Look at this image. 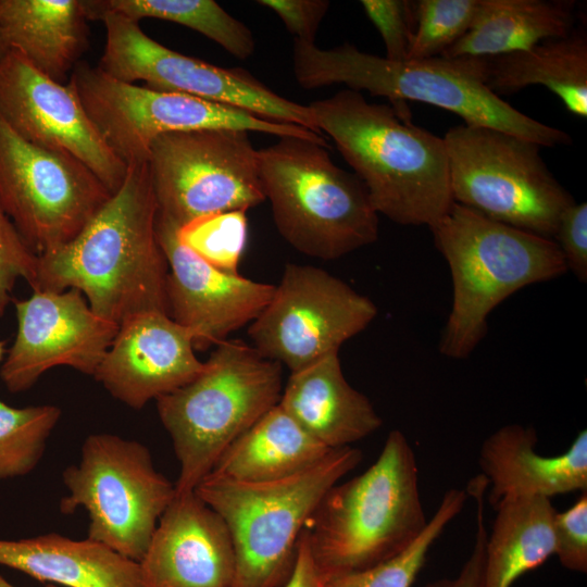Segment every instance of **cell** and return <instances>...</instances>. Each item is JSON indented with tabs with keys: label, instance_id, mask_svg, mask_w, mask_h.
I'll use <instances>...</instances> for the list:
<instances>
[{
	"label": "cell",
	"instance_id": "cell-1",
	"mask_svg": "<svg viewBox=\"0 0 587 587\" xmlns=\"http://www.w3.org/2000/svg\"><path fill=\"white\" fill-rule=\"evenodd\" d=\"M158 202L147 162L127 164L118 190L66 245L38 255L33 290L77 289L118 326L165 312L168 265L157 234Z\"/></svg>",
	"mask_w": 587,
	"mask_h": 587
},
{
	"label": "cell",
	"instance_id": "cell-2",
	"mask_svg": "<svg viewBox=\"0 0 587 587\" xmlns=\"http://www.w3.org/2000/svg\"><path fill=\"white\" fill-rule=\"evenodd\" d=\"M309 108L378 214L400 225L430 227L449 211L453 200L442 137L412 124L392 105L369 102L349 88Z\"/></svg>",
	"mask_w": 587,
	"mask_h": 587
},
{
	"label": "cell",
	"instance_id": "cell-3",
	"mask_svg": "<svg viewBox=\"0 0 587 587\" xmlns=\"http://www.w3.org/2000/svg\"><path fill=\"white\" fill-rule=\"evenodd\" d=\"M292 68L304 89L344 84L385 97L394 107L405 100L459 115L466 125L499 129L540 147L569 146L571 136L520 112L486 86L487 59L436 57L396 62L345 42L322 49L294 39Z\"/></svg>",
	"mask_w": 587,
	"mask_h": 587
},
{
	"label": "cell",
	"instance_id": "cell-4",
	"mask_svg": "<svg viewBox=\"0 0 587 587\" xmlns=\"http://www.w3.org/2000/svg\"><path fill=\"white\" fill-rule=\"evenodd\" d=\"M427 523L415 454L403 433L394 429L364 473L324 495L301 535L325 582L400 554Z\"/></svg>",
	"mask_w": 587,
	"mask_h": 587
},
{
	"label": "cell",
	"instance_id": "cell-5",
	"mask_svg": "<svg viewBox=\"0 0 587 587\" xmlns=\"http://www.w3.org/2000/svg\"><path fill=\"white\" fill-rule=\"evenodd\" d=\"M429 229L452 280L451 309L438 344L439 352L449 359L473 353L487 334L489 314L508 297L567 272L553 239L455 202Z\"/></svg>",
	"mask_w": 587,
	"mask_h": 587
},
{
	"label": "cell",
	"instance_id": "cell-6",
	"mask_svg": "<svg viewBox=\"0 0 587 587\" xmlns=\"http://www.w3.org/2000/svg\"><path fill=\"white\" fill-rule=\"evenodd\" d=\"M326 147L325 140L279 137L259 150V175L282 237L328 261L374 243L379 229L365 186L336 165Z\"/></svg>",
	"mask_w": 587,
	"mask_h": 587
},
{
	"label": "cell",
	"instance_id": "cell-7",
	"mask_svg": "<svg viewBox=\"0 0 587 587\" xmlns=\"http://www.w3.org/2000/svg\"><path fill=\"white\" fill-rule=\"evenodd\" d=\"M282 387L279 363L243 340L226 339L196 378L157 399L179 464L177 494L195 490L223 452L278 404Z\"/></svg>",
	"mask_w": 587,
	"mask_h": 587
},
{
	"label": "cell",
	"instance_id": "cell-8",
	"mask_svg": "<svg viewBox=\"0 0 587 587\" xmlns=\"http://www.w3.org/2000/svg\"><path fill=\"white\" fill-rule=\"evenodd\" d=\"M362 460L351 446L333 449L314 466L270 482L207 475L196 495L225 522L235 548L232 587H282L302 529L324 495Z\"/></svg>",
	"mask_w": 587,
	"mask_h": 587
},
{
	"label": "cell",
	"instance_id": "cell-9",
	"mask_svg": "<svg viewBox=\"0 0 587 587\" xmlns=\"http://www.w3.org/2000/svg\"><path fill=\"white\" fill-rule=\"evenodd\" d=\"M452 200L502 224L553 239L573 196L540 146L499 129L461 124L442 137Z\"/></svg>",
	"mask_w": 587,
	"mask_h": 587
},
{
	"label": "cell",
	"instance_id": "cell-10",
	"mask_svg": "<svg viewBox=\"0 0 587 587\" xmlns=\"http://www.w3.org/2000/svg\"><path fill=\"white\" fill-rule=\"evenodd\" d=\"M67 495L63 514L82 509L89 520L87 538L139 562L159 520L176 495L154 466L143 444L109 433L90 434L79 461L62 473Z\"/></svg>",
	"mask_w": 587,
	"mask_h": 587
},
{
	"label": "cell",
	"instance_id": "cell-11",
	"mask_svg": "<svg viewBox=\"0 0 587 587\" xmlns=\"http://www.w3.org/2000/svg\"><path fill=\"white\" fill-rule=\"evenodd\" d=\"M68 80L108 145L126 164L147 162L153 139L172 132L238 129L323 140L304 127L236 107L125 83L83 61Z\"/></svg>",
	"mask_w": 587,
	"mask_h": 587
},
{
	"label": "cell",
	"instance_id": "cell-12",
	"mask_svg": "<svg viewBox=\"0 0 587 587\" xmlns=\"http://www.w3.org/2000/svg\"><path fill=\"white\" fill-rule=\"evenodd\" d=\"M158 214L178 227L202 215L245 211L265 200L259 150L249 132H172L151 142L147 159Z\"/></svg>",
	"mask_w": 587,
	"mask_h": 587
},
{
	"label": "cell",
	"instance_id": "cell-13",
	"mask_svg": "<svg viewBox=\"0 0 587 587\" xmlns=\"http://www.w3.org/2000/svg\"><path fill=\"white\" fill-rule=\"evenodd\" d=\"M111 196L80 161L25 140L0 114V207L37 255L70 242Z\"/></svg>",
	"mask_w": 587,
	"mask_h": 587
},
{
	"label": "cell",
	"instance_id": "cell-14",
	"mask_svg": "<svg viewBox=\"0 0 587 587\" xmlns=\"http://www.w3.org/2000/svg\"><path fill=\"white\" fill-rule=\"evenodd\" d=\"M376 304L339 277L313 265L287 263L270 302L250 323L252 347L291 373L363 332Z\"/></svg>",
	"mask_w": 587,
	"mask_h": 587
},
{
	"label": "cell",
	"instance_id": "cell-15",
	"mask_svg": "<svg viewBox=\"0 0 587 587\" xmlns=\"http://www.w3.org/2000/svg\"><path fill=\"white\" fill-rule=\"evenodd\" d=\"M105 46L98 67L118 80L236 107L321 135L309 105L284 98L241 68H224L176 52L151 37L139 22L116 13L99 20Z\"/></svg>",
	"mask_w": 587,
	"mask_h": 587
},
{
	"label": "cell",
	"instance_id": "cell-16",
	"mask_svg": "<svg viewBox=\"0 0 587 587\" xmlns=\"http://www.w3.org/2000/svg\"><path fill=\"white\" fill-rule=\"evenodd\" d=\"M0 114L25 140L74 157L113 195L127 164L108 145L72 82L58 83L10 49L0 61Z\"/></svg>",
	"mask_w": 587,
	"mask_h": 587
},
{
	"label": "cell",
	"instance_id": "cell-17",
	"mask_svg": "<svg viewBox=\"0 0 587 587\" xmlns=\"http://www.w3.org/2000/svg\"><path fill=\"white\" fill-rule=\"evenodd\" d=\"M14 305L17 332L0 369L11 392L27 390L55 366L93 376L120 327L95 313L77 289L33 290Z\"/></svg>",
	"mask_w": 587,
	"mask_h": 587
},
{
	"label": "cell",
	"instance_id": "cell-18",
	"mask_svg": "<svg viewBox=\"0 0 587 587\" xmlns=\"http://www.w3.org/2000/svg\"><path fill=\"white\" fill-rule=\"evenodd\" d=\"M177 228L158 214V239L168 265L167 314L192 334L195 348L205 349L252 323L270 302L275 285L210 265L180 243Z\"/></svg>",
	"mask_w": 587,
	"mask_h": 587
},
{
	"label": "cell",
	"instance_id": "cell-19",
	"mask_svg": "<svg viewBox=\"0 0 587 587\" xmlns=\"http://www.w3.org/2000/svg\"><path fill=\"white\" fill-rule=\"evenodd\" d=\"M192 334L165 312L137 314L118 327L93 377L116 400L141 409L196 378L204 369Z\"/></svg>",
	"mask_w": 587,
	"mask_h": 587
},
{
	"label": "cell",
	"instance_id": "cell-20",
	"mask_svg": "<svg viewBox=\"0 0 587 587\" xmlns=\"http://www.w3.org/2000/svg\"><path fill=\"white\" fill-rule=\"evenodd\" d=\"M138 564L143 587H232L236 555L223 519L195 491L176 492Z\"/></svg>",
	"mask_w": 587,
	"mask_h": 587
},
{
	"label": "cell",
	"instance_id": "cell-21",
	"mask_svg": "<svg viewBox=\"0 0 587 587\" xmlns=\"http://www.w3.org/2000/svg\"><path fill=\"white\" fill-rule=\"evenodd\" d=\"M532 426L508 424L489 435L479 451L483 476L490 485L488 503L517 497H546L587 490V432L578 433L566 451L545 457L536 450Z\"/></svg>",
	"mask_w": 587,
	"mask_h": 587
},
{
	"label": "cell",
	"instance_id": "cell-22",
	"mask_svg": "<svg viewBox=\"0 0 587 587\" xmlns=\"http://www.w3.org/2000/svg\"><path fill=\"white\" fill-rule=\"evenodd\" d=\"M338 352L290 374L278 404L329 449L350 446L383 424L369 398L344 376Z\"/></svg>",
	"mask_w": 587,
	"mask_h": 587
},
{
	"label": "cell",
	"instance_id": "cell-23",
	"mask_svg": "<svg viewBox=\"0 0 587 587\" xmlns=\"http://www.w3.org/2000/svg\"><path fill=\"white\" fill-rule=\"evenodd\" d=\"M0 565L64 587H143L139 564L89 538L0 539Z\"/></svg>",
	"mask_w": 587,
	"mask_h": 587
},
{
	"label": "cell",
	"instance_id": "cell-24",
	"mask_svg": "<svg viewBox=\"0 0 587 587\" xmlns=\"http://www.w3.org/2000/svg\"><path fill=\"white\" fill-rule=\"evenodd\" d=\"M82 0H0V29L10 49L63 84L88 47Z\"/></svg>",
	"mask_w": 587,
	"mask_h": 587
},
{
	"label": "cell",
	"instance_id": "cell-25",
	"mask_svg": "<svg viewBox=\"0 0 587 587\" xmlns=\"http://www.w3.org/2000/svg\"><path fill=\"white\" fill-rule=\"evenodd\" d=\"M573 0H478L469 32L441 57L494 58L565 37L575 29Z\"/></svg>",
	"mask_w": 587,
	"mask_h": 587
},
{
	"label": "cell",
	"instance_id": "cell-26",
	"mask_svg": "<svg viewBox=\"0 0 587 587\" xmlns=\"http://www.w3.org/2000/svg\"><path fill=\"white\" fill-rule=\"evenodd\" d=\"M541 85L573 115L587 117V35L582 27L529 49L487 59L486 86L509 96Z\"/></svg>",
	"mask_w": 587,
	"mask_h": 587
},
{
	"label": "cell",
	"instance_id": "cell-27",
	"mask_svg": "<svg viewBox=\"0 0 587 587\" xmlns=\"http://www.w3.org/2000/svg\"><path fill=\"white\" fill-rule=\"evenodd\" d=\"M332 450L276 404L223 452L210 473L239 482L276 480L314 466Z\"/></svg>",
	"mask_w": 587,
	"mask_h": 587
},
{
	"label": "cell",
	"instance_id": "cell-28",
	"mask_svg": "<svg viewBox=\"0 0 587 587\" xmlns=\"http://www.w3.org/2000/svg\"><path fill=\"white\" fill-rule=\"evenodd\" d=\"M485 544L484 587H511L554 554L555 509L546 497L501 500Z\"/></svg>",
	"mask_w": 587,
	"mask_h": 587
},
{
	"label": "cell",
	"instance_id": "cell-29",
	"mask_svg": "<svg viewBox=\"0 0 587 587\" xmlns=\"http://www.w3.org/2000/svg\"><path fill=\"white\" fill-rule=\"evenodd\" d=\"M88 21L116 13L139 22L159 18L191 28L237 59L250 58L255 48L250 28L213 0H82Z\"/></svg>",
	"mask_w": 587,
	"mask_h": 587
},
{
	"label": "cell",
	"instance_id": "cell-30",
	"mask_svg": "<svg viewBox=\"0 0 587 587\" xmlns=\"http://www.w3.org/2000/svg\"><path fill=\"white\" fill-rule=\"evenodd\" d=\"M465 500L464 490L449 489L424 532L403 552L373 567L328 578L323 587H412L430 546L462 511Z\"/></svg>",
	"mask_w": 587,
	"mask_h": 587
},
{
	"label": "cell",
	"instance_id": "cell-31",
	"mask_svg": "<svg viewBox=\"0 0 587 587\" xmlns=\"http://www.w3.org/2000/svg\"><path fill=\"white\" fill-rule=\"evenodd\" d=\"M60 417L53 404L15 408L0 400V480L25 476L38 465Z\"/></svg>",
	"mask_w": 587,
	"mask_h": 587
},
{
	"label": "cell",
	"instance_id": "cell-32",
	"mask_svg": "<svg viewBox=\"0 0 587 587\" xmlns=\"http://www.w3.org/2000/svg\"><path fill=\"white\" fill-rule=\"evenodd\" d=\"M247 229L245 211H226L193 218L179 226L176 236L182 245L210 265L238 273Z\"/></svg>",
	"mask_w": 587,
	"mask_h": 587
},
{
	"label": "cell",
	"instance_id": "cell-33",
	"mask_svg": "<svg viewBox=\"0 0 587 587\" xmlns=\"http://www.w3.org/2000/svg\"><path fill=\"white\" fill-rule=\"evenodd\" d=\"M478 0L414 1L415 29L407 60L440 57L472 26Z\"/></svg>",
	"mask_w": 587,
	"mask_h": 587
},
{
	"label": "cell",
	"instance_id": "cell-34",
	"mask_svg": "<svg viewBox=\"0 0 587 587\" xmlns=\"http://www.w3.org/2000/svg\"><path fill=\"white\" fill-rule=\"evenodd\" d=\"M361 5L383 39L385 58L407 61L415 29L414 1L363 0Z\"/></svg>",
	"mask_w": 587,
	"mask_h": 587
},
{
	"label": "cell",
	"instance_id": "cell-35",
	"mask_svg": "<svg viewBox=\"0 0 587 587\" xmlns=\"http://www.w3.org/2000/svg\"><path fill=\"white\" fill-rule=\"evenodd\" d=\"M38 255L27 246L0 207V316L12 300L20 279L32 286L36 278Z\"/></svg>",
	"mask_w": 587,
	"mask_h": 587
},
{
	"label": "cell",
	"instance_id": "cell-36",
	"mask_svg": "<svg viewBox=\"0 0 587 587\" xmlns=\"http://www.w3.org/2000/svg\"><path fill=\"white\" fill-rule=\"evenodd\" d=\"M554 554L570 571L587 572V491L554 516Z\"/></svg>",
	"mask_w": 587,
	"mask_h": 587
},
{
	"label": "cell",
	"instance_id": "cell-37",
	"mask_svg": "<svg viewBox=\"0 0 587 587\" xmlns=\"http://www.w3.org/2000/svg\"><path fill=\"white\" fill-rule=\"evenodd\" d=\"M553 240L567 271L580 283L587 282V203H573L560 216Z\"/></svg>",
	"mask_w": 587,
	"mask_h": 587
},
{
	"label": "cell",
	"instance_id": "cell-38",
	"mask_svg": "<svg viewBox=\"0 0 587 587\" xmlns=\"http://www.w3.org/2000/svg\"><path fill=\"white\" fill-rule=\"evenodd\" d=\"M487 482L484 477L473 478L469 485V494L476 503V534L473 550L457 576L441 578L426 584L424 587H484L485 544L487 532L484 524L485 494Z\"/></svg>",
	"mask_w": 587,
	"mask_h": 587
},
{
	"label": "cell",
	"instance_id": "cell-39",
	"mask_svg": "<svg viewBox=\"0 0 587 587\" xmlns=\"http://www.w3.org/2000/svg\"><path fill=\"white\" fill-rule=\"evenodd\" d=\"M284 23L294 39L314 42L319 27L329 9L327 0H260Z\"/></svg>",
	"mask_w": 587,
	"mask_h": 587
},
{
	"label": "cell",
	"instance_id": "cell-40",
	"mask_svg": "<svg viewBox=\"0 0 587 587\" xmlns=\"http://www.w3.org/2000/svg\"><path fill=\"white\" fill-rule=\"evenodd\" d=\"M314 561L311 557L307 542L301 535L297 546V553L292 571L282 587H323Z\"/></svg>",
	"mask_w": 587,
	"mask_h": 587
},
{
	"label": "cell",
	"instance_id": "cell-41",
	"mask_svg": "<svg viewBox=\"0 0 587 587\" xmlns=\"http://www.w3.org/2000/svg\"><path fill=\"white\" fill-rule=\"evenodd\" d=\"M10 50L3 34L0 29V61L3 59V57L7 54V52Z\"/></svg>",
	"mask_w": 587,
	"mask_h": 587
},
{
	"label": "cell",
	"instance_id": "cell-42",
	"mask_svg": "<svg viewBox=\"0 0 587 587\" xmlns=\"http://www.w3.org/2000/svg\"><path fill=\"white\" fill-rule=\"evenodd\" d=\"M0 587H16L11 584L5 577L0 574ZM45 587H59L57 585L47 584Z\"/></svg>",
	"mask_w": 587,
	"mask_h": 587
},
{
	"label": "cell",
	"instance_id": "cell-43",
	"mask_svg": "<svg viewBox=\"0 0 587 587\" xmlns=\"http://www.w3.org/2000/svg\"><path fill=\"white\" fill-rule=\"evenodd\" d=\"M5 352V341L0 340V362L3 359Z\"/></svg>",
	"mask_w": 587,
	"mask_h": 587
}]
</instances>
